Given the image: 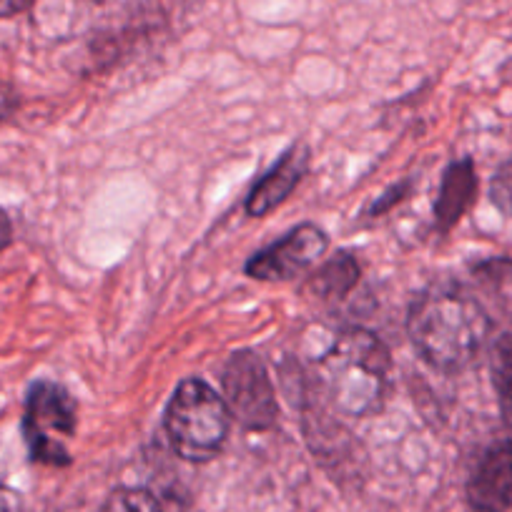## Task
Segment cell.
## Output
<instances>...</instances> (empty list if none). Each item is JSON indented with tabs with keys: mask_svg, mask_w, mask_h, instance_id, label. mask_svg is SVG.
Masks as SVG:
<instances>
[{
	"mask_svg": "<svg viewBox=\"0 0 512 512\" xmlns=\"http://www.w3.org/2000/svg\"><path fill=\"white\" fill-rule=\"evenodd\" d=\"M492 322L480 302L460 284H430L407 312V334L420 357L437 372L472 367L490 339Z\"/></svg>",
	"mask_w": 512,
	"mask_h": 512,
	"instance_id": "obj_1",
	"label": "cell"
},
{
	"mask_svg": "<svg viewBox=\"0 0 512 512\" xmlns=\"http://www.w3.org/2000/svg\"><path fill=\"white\" fill-rule=\"evenodd\" d=\"M390 372V349L364 327L342 329L319 359L322 387L337 412L347 417H369L382 410Z\"/></svg>",
	"mask_w": 512,
	"mask_h": 512,
	"instance_id": "obj_2",
	"label": "cell"
},
{
	"mask_svg": "<svg viewBox=\"0 0 512 512\" xmlns=\"http://www.w3.org/2000/svg\"><path fill=\"white\" fill-rule=\"evenodd\" d=\"M231 412L224 397L204 379L189 377L176 387L164 412V430L176 455L186 462H209L224 450Z\"/></svg>",
	"mask_w": 512,
	"mask_h": 512,
	"instance_id": "obj_3",
	"label": "cell"
},
{
	"mask_svg": "<svg viewBox=\"0 0 512 512\" xmlns=\"http://www.w3.org/2000/svg\"><path fill=\"white\" fill-rule=\"evenodd\" d=\"M78 405L66 387L38 379L28 387L23 437L33 462L43 465H71L66 440L76 435Z\"/></svg>",
	"mask_w": 512,
	"mask_h": 512,
	"instance_id": "obj_4",
	"label": "cell"
},
{
	"mask_svg": "<svg viewBox=\"0 0 512 512\" xmlns=\"http://www.w3.org/2000/svg\"><path fill=\"white\" fill-rule=\"evenodd\" d=\"M224 402L244 430L267 432L277 427L279 405L264 359L251 349L234 352L221 374Z\"/></svg>",
	"mask_w": 512,
	"mask_h": 512,
	"instance_id": "obj_5",
	"label": "cell"
},
{
	"mask_svg": "<svg viewBox=\"0 0 512 512\" xmlns=\"http://www.w3.org/2000/svg\"><path fill=\"white\" fill-rule=\"evenodd\" d=\"M465 492L475 512L512 510V425L502 427L477 452Z\"/></svg>",
	"mask_w": 512,
	"mask_h": 512,
	"instance_id": "obj_6",
	"label": "cell"
},
{
	"mask_svg": "<svg viewBox=\"0 0 512 512\" xmlns=\"http://www.w3.org/2000/svg\"><path fill=\"white\" fill-rule=\"evenodd\" d=\"M327 246L329 239L319 226L302 224L267 249L256 251L244 272L259 282H292L322 259Z\"/></svg>",
	"mask_w": 512,
	"mask_h": 512,
	"instance_id": "obj_7",
	"label": "cell"
},
{
	"mask_svg": "<svg viewBox=\"0 0 512 512\" xmlns=\"http://www.w3.org/2000/svg\"><path fill=\"white\" fill-rule=\"evenodd\" d=\"M309 171V149L304 144H294L292 149L284 151L282 159L251 186L246 196V214L254 219H262L269 211L282 206L292 196V191L302 184Z\"/></svg>",
	"mask_w": 512,
	"mask_h": 512,
	"instance_id": "obj_8",
	"label": "cell"
},
{
	"mask_svg": "<svg viewBox=\"0 0 512 512\" xmlns=\"http://www.w3.org/2000/svg\"><path fill=\"white\" fill-rule=\"evenodd\" d=\"M480 189L475 161L457 159L445 169L435 201V226L440 234H450L462 216L472 209Z\"/></svg>",
	"mask_w": 512,
	"mask_h": 512,
	"instance_id": "obj_9",
	"label": "cell"
},
{
	"mask_svg": "<svg viewBox=\"0 0 512 512\" xmlns=\"http://www.w3.org/2000/svg\"><path fill=\"white\" fill-rule=\"evenodd\" d=\"M359 274H362V269H359L357 256L349 254V251H339L319 272L312 274V279H309V292L314 297L324 299V302L344 299L357 287Z\"/></svg>",
	"mask_w": 512,
	"mask_h": 512,
	"instance_id": "obj_10",
	"label": "cell"
},
{
	"mask_svg": "<svg viewBox=\"0 0 512 512\" xmlns=\"http://www.w3.org/2000/svg\"><path fill=\"white\" fill-rule=\"evenodd\" d=\"M490 377L502 420H505V425H512V332L500 334L492 342Z\"/></svg>",
	"mask_w": 512,
	"mask_h": 512,
	"instance_id": "obj_11",
	"label": "cell"
},
{
	"mask_svg": "<svg viewBox=\"0 0 512 512\" xmlns=\"http://www.w3.org/2000/svg\"><path fill=\"white\" fill-rule=\"evenodd\" d=\"M101 512H161L159 500L141 487H121L111 492Z\"/></svg>",
	"mask_w": 512,
	"mask_h": 512,
	"instance_id": "obj_12",
	"label": "cell"
},
{
	"mask_svg": "<svg viewBox=\"0 0 512 512\" xmlns=\"http://www.w3.org/2000/svg\"><path fill=\"white\" fill-rule=\"evenodd\" d=\"M490 201L502 216H512V156L502 161L490 181Z\"/></svg>",
	"mask_w": 512,
	"mask_h": 512,
	"instance_id": "obj_13",
	"label": "cell"
},
{
	"mask_svg": "<svg viewBox=\"0 0 512 512\" xmlns=\"http://www.w3.org/2000/svg\"><path fill=\"white\" fill-rule=\"evenodd\" d=\"M472 272L477 279L492 284V287H505L507 282H512V259L510 256H492V259L475 264Z\"/></svg>",
	"mask_w": 512,
	"mask_h": 512,
	"instance_id": "obj_14",
	"label": "cell"
},
{
	"mask_svg": "<svg viewBox=\"0 0 512 512\" xmlns=\"http://www.w3.org/2000/svg\"><path fill=\"white\" fill-rule=\"evenodd\" d=\"M410 186H412V181H402V184L392 186L390 191H384L382 199L374 201V206H372V216L384 214V211H390L392 206L397 204V201H402V199H405L407 194H410Z\"/></svg>",
	"mask_w": 512,
	"mask_h": 512,
	"instance_id": "obj_15",
	"label": "cell"
},
{
	"mask_svg": "<svg viewBox=\"0 0 512 512\" xmlns=\"http://www.w3.org/2000/svg\"><path fill=\"white\" fill-rule=\"evenodd\" d=\"M18 103H21L18 101V93L13 91L8 83L0 81V121H6L8 116H13L18 108Z\"/></svg>",
	"mask_w": 512,
	"mask_h": 512,
	"instance_id": "obj_16",
	"label": "cell"
},
{
	"mask_svg": "<svg viewBox=\"0 0 512 512\" xmlns=\"http://www.w3.org/2000/svg\"><path fill=\"white\" fill-rule=\"evenodd\" d=\"M0 512H26L21 495L6 485H0Z\"/></svg>",
	"mask_w": 512,
	"mask_h": 512,
	"instance_id": "obj_17",
	"label": "cell"
},
{
	"mask_svg": "<svg viewBox=\"0 0 512 512\" xmlns=\"http://www.w3.org/2000/svg\"><path fill=\"white\" fill-rule=\"evenodd\" d=\"M36 0H0V18H13L26 13Z\"/></svg>",
	"mask_w": 512,
	"mask_h": 512,
	"instance_id": "obj_18",
	"label": "cell"
},
{
	"mask_svg": "<svg viewBox=\"0 0 512 512\" xmlns=\"http://www.w3.org/2000/svg\"><path fill=\"white\" fill-rule=\"evenodd\" d=\"M11 236H13V229H11V221H8L6 211L0 209V251L6 249L8 244H11Z\"/></svg>",
	"mask_w": 512,
	"mask_h": 512,
	"instance_id": "obj_19",
	"label": "cell"
},
{
	"mask_svg": "<svg viewBox=\"0 0 512 512\" xmlns=\"http://www.w3.org/2000/svg\"><path fill=\"white\" fill-rule=\"evenodd\" d=\"M88 3H106V0H88Z\"/></svg>",
	"mask_w": 512,
	"mask_h": 512,
	"instance_id": "obj_20",
	"label": "cell"
}]
</instances>
